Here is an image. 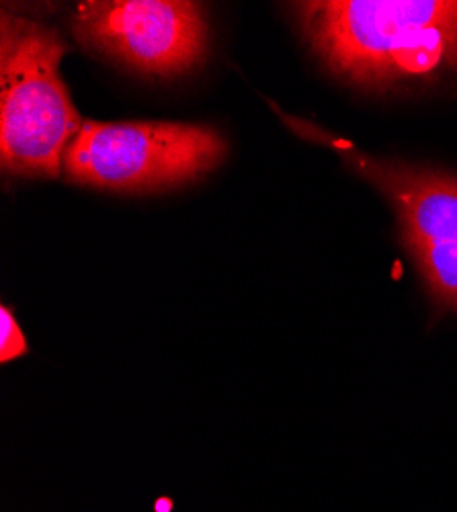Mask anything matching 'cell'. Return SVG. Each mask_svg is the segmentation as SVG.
Listing matches in <instances>:
<instances>
[{
  "instance_id": "cell-1",
  "label": "cell",
  "mask_w": 457,
  "mask_h": 512,
  "mask_svg": "<svg viewBox=\"0 0 457 512\" xmlns=\"http://www.w3.org/2000/svg\"><path fill=\"white\" fill-rule=\"evenodd\" d=\"M312 52L367 89L457 74V0L294 3Z\"/></svg>"
},
{
  "instance_id": "cell-2",
  "label": "cell",
  "mask_w": 457,
  "mask_h": 512,
  "mask_svg": "<svg viewBox=\"0 0 457 512\" xmlns=\"http://www.w3.org/2000/svg\"><path fill=\"white\" fill-rule=\"evenodd\" d=\"M62 35L3 9L0 19V162L9 175L58 179L82 121L60 64Z\"/></svg>"
},
{
  "instance_id": "cell-3",
  "label": "cell",
  "mask_w": 457,
  "mask_h": 512,
  "mask_svg": "<svg viewBox=\"0 0 457 512\" xmlns=\"http://www.w3.org/2000/svg\"><path fill=\"white\" fill-rule=\"evenodd\" d=\"M228 144L210 125L85 121L64 154L70 183L117 193L175 189L212 173Z\"/></svg>"
},
{
  "instance_id": "cell-4",
  "label": "cell",
  "mask_w": 457,
  "mask_h": 512,
  "mask_svg": "<svg viewBox=\"0 0 457 512\" xmlns=\"http://www.w3.org/2000/svg\"><path fill=\"white\" fill-rule=\"evenodd\" d=\"M72 33L82 46L150 76L183 74L207 54V21L187 0H91L80 3Z\"/></svg>"
},
{
  "instance_id": "cell-5",
  "label": "cell",
  "mask_w": 457,
  "mask_h": 512,
  "mask_svg": "<svg viewBox=\"0 0 457 512\" xmlns=\"http://www.w3.org/2000/svg\"><path fill=\"white\" fill-rule=\"evenodd\" d=\"M275 113L298 136L324 144L394 207L400 236L427 242H457V175L369 156L349 140L330 134L312 121Z\"/></svg>"
},
{
  "instance_id": "cell-6",
  "label": "cell",
  "mask_w": 457,
  "mask_h": 512,
  "mask_svg": "<svg viewBox=\"0 0 457 512\" xmlns=\"http://www.w3.org/2000/svg\"><path fill=\"white\" fill-rule=\"evenodd\" d=\"M400 240L431 300L443 310L457 312V242H427L410 236H400Z\"/></svg>"
},
{
  "instance_id": "cell-7",
  "label": "cell",
  "mask_w": 457,
  "mask_h": 512,
  "mask_svg": "<svg viewBox=\"0 0 457 512\" xmlns=\"http://www.w3.org/2000/svg\"><path fill=\"white\" fill-rule=\"evenodd\" d=\"M29 353L27 338L15 318V314L3 306L0 308V363L7 365Z\"/></svg>"
}]
</instances>
